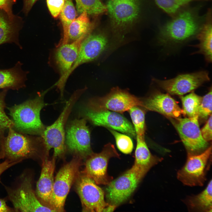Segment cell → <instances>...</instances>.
Listing matches in <instances>:
<instances>
[{"label":"cell","mask_w":212,"mask_h":212,"mask_svg":"<svg viewBox=\"0 0 212 212\" xmlns=\"http://www.w3.org/2000/svg\"><path fill=\"white\" fill-rule=\"evenodd\" d=\"M203 24L195 9L180 10L160 28L159 40L165 45L183 43L196 36Z\"/></svg>","instance_id":"cell-1"},{"label":"cell","mask_w":212,"mask_h":212,"mask_svg":"<svg viewBox=\"0 0 212 212\" xmlns=\"http://www.w3.org/2000/svg\"><path fill=\"white\" fill-rule=\"evenodd\" d=\"M8 130V135L0 146V160L19 163L39 156L42 151L47 155L49 154L41 136L29 135L17 131L13 127Z\"/></svg>","instance_id":"cell-2"},{"label":"cell","mask_w":212,"mask_h":212,"mask_svg":"<svg viewBox=\"0 0 212 212\" xmlns=\"http://www.w3.org/2000/svg\"><path fill=\"white\" fill-rule=\"evenodd\" d=\"M47 92L40 93L34 99L9 108L14 123L13 128L23 133L41 136L46 127L41 121L40 113L46 105L44 98Z\"/></svg>","instance_id":"cell-3"},{"label":"cell","mask_w":212,"mask_h":212,"mask_svg":"<svg viewBox=\"0 0 212 212\" xmlns=\"http://www.w3.org/2000/svg\"><path fill=\"white\" fill-rule=\"evenodd\" d=\"M84 88L75 92L67 101L62 111L57 120L51 125L46 127L41 136L43 138L49 153L53 148V157H63L66 148L65 143V127L68 117L73 107L85 90Z\"/></svg>","instance_id":"cell-4"},{"label":"cell","mask_w":212,"mask_h":212,"mask_svg":"<svg viewBox=\"0 0 212 212\" xmlns=\"http://www.w3.org/2000/svg\"><path fill=\"white\" fill-rule=\"evenodd\" d=\"M105 6L113 31L118 36L134 24L140 13V0H107Z\"/></svg>","instance_id":"cell-5"},{"label":"cell","mask_w":212,"mask_h":212,"mask_svg":"<svg viewBox=\"0 0 212 212\" xmlns=\"http://www.w3.org/2000/svg\"><path fill=\"white\" fill-rule=\"evenodd\" d=\"M212 146L197 155H187L186 162L177 173V179L184 185L201 186L206 180L212 163Z\"/></svg>","instance_id":"cell-6"},{"label":"cell","mask_w":212,"mask_h":212,"mask_svg":"<svg viewBox=\"0 0 212 212\" xmlns=\"http://www.w3.org/2000/svg\"><path fill=\"white\" fill-rule=\"evenodd\" d=\"M16 187L6 188L7 198L12 203L15 212H55L43 204L33 188L31 177L24 174Z\"/></svg>","instance_id":"cell-7"},{"label":"cell","mask_w":212,"mask_h":212,"mask_svg":"<svg viewBox=\"0 0 212 212\" xmlns=\"http://www.w3.org/2000/svg\"><path fill=\"white\" fill-rule=\"evenodd\" d=\"M81 160L75 156L59 169L55 176L50 203V207L55 212L64 211L67 197L80 174Z\"/></svg>","instance_id":"cell-8"},{"label":"cell","mask_w":212,"mask_h":212,"mask_svg":"<svg viewBox=\"0 0 212 212\" xmlns=\"http://www.w3.org/2000/svg\"><path fill=\"white\" fill-rule=\"evenodd\" d=\"M142 101L127 90L114 87L106 95L92 98L83 107L94 111L111 110L122 113L134 106H142Z\"/></svg>","instance_id":"cell-9"},{"label":"cell","mask_w":212,"mask_h":212,"mask_svg":"<svg viewBox=\"0 0 212 212\" xmlns=\"http://www.w3.org/2000/svg\"><path fill=\"white\" fill-rule=\"evenodd\" d=\"M85 118L70 122L65 130L66 149L80 158L86 159L93 153L90 145V134Z\"/></svg>","instance_id":"cell-10"},{"label":"cell","mask_w":212,"mask_h":212,"mask_svg":"<svg viewBox=\"0 0 212 212\" xmlns=\"http://www.w3.org/2000/svg\"><path fill=\"white\" fill-rule=\"evenodd\" d=\"M144 176L133 165L120 176L112 180L106 189V196L109 204L117 206L126 201Z\"/></svg>","instance_id":"cell-11"},{"label":"cell","mask_w":212,"mask_h":212,"mask_svg":"<svg viewBox=\"0 0 212 212\" xmlns=\"http://www.w3.org/2000/svg\"><path fill=\"white\" fill-rule=\"evenodd\" d=\"M198 115L188 118H176L173 124L187 152V155L200 154L209 147L203 138L200 128Z\"/></svg>","instance_id":"cell-12"},{"label":"cell","mask_w":212,"mask_h":212,"mask_svg":"<svg viewBox=\"0 0 212 212\" xmlns=\"http://www.w3.org/2000/svg\"><path fill=\"white\" fill-rule=\"evenodd\" d=\"M119 156L114 145L108 143L100 153L93 152L86 159L82 173L92 179L97 184L107 185L112 179L107 173L108 161L112 158Z\"/></svg>","instance_id":"cell-13"},{"label":"cell","mask_w":212,"mask_h":212,"mask_svg":"<svg viewBox=\"0 0 212 212\" xmlns=\"http://www.w3.org/2000/svg\"><path fill=\"white\" fill-rule=\"evenodd\" d=\"M109 45V37L104 32L90 34L82 41L78 57L62 79V82L66 83L70 75L79 66L99 58L107 49Z\"/></svg>","instance_id":"cell-14"},{"label":"cell","mask_w":212,"mask_h":212,"mask_svg":"<svg viewBox=\"0 0 212 212\" xmlns=\"http://www.w3.org/2000/svg\"><path fill=\"white\" fill-rule=\"evenodd\" d=\"M75 181L83 211L102 212L109 204L105 201L103 191L92 179L82 173L79 174Z\"/></svg>","instance_id":"cell-15"},{"label":"cell","mask_w":212,"mask_h":212,"mask_svg":"<svg viewBox=\"0 0 212 212\" xmlns=\"http://www.w3.org/2000/svg\"><path fill=\"white\" fill-rule=\"evenodd\" d=\"M210 80L208 72L206 71L181 74L167 80L153 79L154 82L168 93L177 95L192 91Z\"/></svg>","instance_id":"cell-16"},{"label":"cell","mask_w":212,"mask_h":212,"mask_svg":"<svg viewBox=\"0 0 212 212\" xmlns=\"http://www.w3.org/2000/svg\"><path fill=\"white\" fill-rule=\"evenodd\" d=\"M83 118L96 126H102L120 132L135 138L136 135L134 127L120 114L109 110L94 111L83 108Z\"/></svg>","instance_id":"cell-17"},{"label":"cell","mask_w":212,"mask_h":212,"mask_svg":"<svg viewBox=\"0 0 212 212\" xmlns=\"http://www.w3.org/2000/svg\"><path fill=\"white\" fill-rule=\"evenodd\" d=\"M142 101L141 107L144 108L170 117L178 118L184 113L176 101L168 94L155 92Z\"/></svg>","instance_id":"cell-18"},{"label":"cell","mask_w":212,"mask_h":212,"mask_svg":"<svg viewBox=\"0 0 212 212\" xmlns=\"http://www.w3.org/2000/svg\"><path fill=\"white\" fill-rule=\"evenodd\" d=\"M45 158L43 160L40 175L37 183L36 194L43 204L50 207L56 158L53 157L49 160L47 157Z\"/></svg>","instance_id":"cell-19"},{"label":"cell","mask_w":212,"mask_h":212,"mask_svg":"<svg viewBox=\"0 0 212 212\" xmlns=\"http://www.w3.org/2000/svg\"><path fill=\"white\" fill-rule=\"evenodd\" d=\"M86 37H82L70 43L57 45L55 57L61 77L56 83L60 82L71 69L76 60L82 42Z\"/></svg>","instance_id":"cell-20"},{"label":"cell","mask_w":212,"mask_h":212,"mask_svg":"<svg viewBox=\"0 0 212 212\" xmlns=\"http://www.w3.org/2000/svg\"><path fill=\"white\" fill-rule=\"evenodd\" d=\"M137 145L133 165L145 175L153 166L160 162L163 158L153 155L145 142L144 137L136 136Z\"/></svg>","instance_id":"cell-21"},{"label":"cell","mask_w":212,"mask_h":212,"mask_svg":"<svg viewBox=\"0 0 212 212\" xmlns=\"http://www.w3.org/2000/svg\"><path fill=\"white\" fill-rule=\"evenodd\" d=\"M21 66L19 62L12 68L0 69V89L18 90L25 87L28 73L22 69Z\"/></svg>","instance_id":"cell-22"},{"label":"cell","mask_w":212,"mask_h":212,"mask_svg":"<svg viewBox=\"0 0 212 212\" xmlns=\"http://www.w3.org/2000/svg\"><path fill=\"white\" fill-rule=\"evenodd\" d=\"M205 21L203 23L196 36L199 43L194 46L198 48V51L193 54H200L204 56L208 63L212 62V23L211 11L208 12Z\"/></svg>","instance_id":"cell-23"},{"label":"cell","mask_w":212,"mask_h":212,"mask_svg":"<svg viewBox=\"0 0 212 212\" xmlns=\"http://www.w3.org/2000/svg\"><path fill=\"white\" fill-rule=\"evenodd\" d=\"M212 182L211 179L205 188L200 193L188 196L183 200L189 211L212 212Z\"/></svg>","instance_id":"cell-24"},{"label":"cell","mask_w":212,"mask_h":212,"mask_svg":"<svg viewBox=\"0 0 212 212\" xmlns=\"http://www.w3.org/2000/svg\"><path fill=\"white\" fill-rule=\"evenodd\" d=\"M19 19H12L0 9V45L6 43H14L22 48L19 40L20 26Z\"/></svg>","instance_id":"cell-25"},{"label":"cell","mask_w":212,"mask_h":212,"mask_svg":"<svg viewBox=\"0 0 212 212\" xmlns=\"http://www.w3.org/2000/svg\"><path fill=\"white\" fill-rule=\"evenodd\" d=\"M94 27L87 13L84 11L75 18L69 29L67 43L72 42L82 37L87 36L91 33Z\"/></svg>","instance_id":"cell-26"},{"label":"cell","mask_w":212,"mask_h":212,"mask_svg":"<svg viewBox=\"0 0 212 212\" xmlns=\"http://www.w3.org/2000/svg\"><path fill=\"white\" fill-rule=\"evenodd\" d=\"M62 25L63 37L57 45L67 43L69 26L76 16V11L72 0H65L63 8L59 14Z\"/></svg>","instance_id":"cell-27"},{"label":"cell","mask_w":212,"mask_h":212,"mask_svg":"<svg viewBox=\"0 0 212 212\" xmlns=\"http://www.w3.org/2000/svg\"><path fill=\"white\" fill-rule=\"evenodd\" d=\"M77 13L85 11L88 15L98 16L107 11L105 5L101 0H75Z\"/></svg>","instance_id":"cell-28"},{"label":"cell","mask_w":212,"mask_h":212,"mask_svg":"<svg viewBox=\"0 0 212 212\" xmlns=\"http://www.w3.org/2000/svg\"><path fill=\"white\" fill-rule=\"evenodd\" d=\"M210 0H155L158 6L168 14L173 16L183 7L189 4L197 1Z\"/></svg>","instance_id":"cell-29"},{"label":"cell","mask_w":212,"mask_h":212,"mask_svg":"<svg viewBox=\"0 0 212 212\" xmlns=\"http://www.w3.org/2000/svg\"><path fill=\"white\" fill-rule=\"evenodd\" d=\"M202 98L194 92L185 96H182L181 99L184 113L189 117L198 115V108Z\"/></svg>","instance_id":"cell-30"},{"label":"cell","mask_w":212,"mask_h":212,"mask_svg":"<svg viewBox=\"0 0 212 212\" xmlns=\"http://www.w3.org/2000/svg\"><path fill=\"white\" fill-rule=\"evenodd\" d=\"M136 136L144 137L145 131V112L138 106H134L128 110Z\"/></svg>","instance_id":"cell-31"},{"label":"cell","mask_w":212,"mask_h":212,"mask_svg":"<svg viewBox=\"0 0 212 212\" xmlns=\"http://www.w3.org/2000/svg\"><path fill=\"white\" fill-rule=\"evenodd\" d=\"M7 91V89H4L0 92V146L4 142L5 131L14 126L13 122L7 116L5 111V98Z\"/></svg>","instance_id":"cell-32"},{"label":"cell","mask_w":212,"mask_h":212,"mask_svg":"<svg viewBox=\"0 0 212 212\" xmlns=\"http://www.w3.org/2000/svg\"><path fill=\"white\" fill-rule=\"evenodd\" d=\"M109 130L114 136L119 150L125 154L131 153L132 150L133 145L130 138L126 135L120 133L115 130L110 129Z\"/></svg>","instance_id":"cell-33"},{"label":"cell","mask_w":212,"mask_h":212,"mask_svg":"<svg viewBox=\"0 0 212 212\" xmlns=\"http://www.w3.org/2000/svg\"><path fill=\"white\" fill-rule=\"evenodd\" d=\"M212 88L202 97L199 105L198 116V118L205 120L212 114Z\"/></svg>","instance_id":"cell-34"},{"label":"cell","mask_w":212,"mask_h":212,"mask_svg":"<svg viewBox=\"0 0 212 212\" xmlns=\"http://www.w3.org/2000/svg\"><path fill=\"white\" fill-rule=\"evenodd\" d=\"M48 9L52 16L57 18L59 15L65 0H46Z\"/></svg>","instance_id":"cell-35"},{"label":"cell","mask_w":212,"mask_h":212,"mask_svg":"<svg viewBox=\"0 0 212 212\" xmlns=\"http://www.w3.org/2000/svg\"><path fill=\"white\" fill-rule=\"evenodd\" d=\"M16 0H0V9L5 12L11 19H15L17 17L14 15L12 11L13 5Z\"/></svg>","instance_id":"cell-36"},{"label":"cell","mask_w":212,"mask_h":212,"mask_svg":"<svg viewBox=\"0 0 212 212\" xmlns=\"http://www.w3.org/2000/svg\"><path fill=\"white\" fill-rule=\"evenodd\" d=\"M201 131L202 136L206 141L208 142L212 140V114Z\"/></svg>","instance_id":"cell-37"},{"label":"cell","mask_w":212,"mask_h":212,"mask_svg":"<svg viewBox=\"0 0 212 212\" xmlns=\"http://www.w3.org/2000/svg\"><path fill=\"white\" fill-rule=\"evenodd\" d=\"M17 163H18L17 162H13L7 160H4L3 162L0 163V177L1 174L5 171L11 166Z\"/></svg>","instance_id":"cell-38"},{"label":"cell","mask_w":212,"mask_h":212,"mask_svg":"<svg viewBox=\"0 0 212 212\" xmlns=\"http://www.w3.org/2000/svg\"><path fill=\"white\" fill-rule=\"evenodd\" d=\"M37 0H23V10L26 14H27Z\"/></svg>","instance_id":"cell-39"},{"label":"cell","mask_w":212,"mask_h":212,"mask_svg":"<svg viewBox=\"0 0 212 212\" xmlns=\"http://www.w3.org/2000/svg\"><path fill=\"white\" fill-rule=\"evenodd\" d=\"M15 212L14 208L8 206L4 199L0 198V212Z\"/></svg>","instance_id":"cell-40"},{"label":"cell","mask_w":212,"mask_h":212,"mask_svg":"<svg viewBox=\"0 0 212 212\" xmlns=\"http://www.w3.org/2000/svg\"><path fill=\"white\" fill-rule=\"evenodd\" d=\"M116 207L115 205L109 204L103 209L102 212H112L115 210Z\"/></svg>","instance_id":"cell-41"}]
</instances>
